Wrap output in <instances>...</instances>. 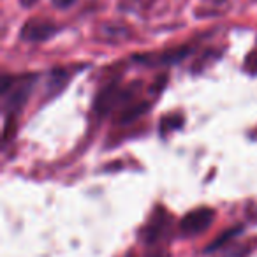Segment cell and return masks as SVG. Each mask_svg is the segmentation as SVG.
<instances>
[{"label": "cell", "instance_id": "6", "mask_svg": "<svg viewBox=\"0 0 257 257\" xmlns=\"http://www.w3.org/2000/svg\"><path fill=\"white\" fill-rule=\"evenodd\" d=\"M189 53H190V48H176V50L162 53V57H159L157 62L159 64H176V62L183 60Z\"/></svg>", "mask_w": 257, "mask_h": 257}, {"label": "cell", "instance_id": "3", "mask_svg": "<svg viewBox=\"0 0 257 257\" xmlns=\"http://www.w3.org/2000/svg\"><path fill=\"white\" fill-rule=\"evenodd\" d=\"M57 25L51 22H43V20H34L29 22L22 30V37L30 43H39V41H46L57 32Z\"/></svg>", "mask_w": 257, "mask_h": 257}, {"label": "cell", "instance_id": "10", "mask_svg": "<svg viewBox=\"0 0 257 257\" xmlns=\"http://www.w3.org/2000/svg\"><path fill=\"white\" fill-rule=\"evenodd\" d=\"M36 2H37V0H22V6H23V8H32Z\"/></svg>", "mask_w": 257, "mask_h": 257}, {"label": "cell", "instance_id": "8", "mask_svg": "<svg viewBox=\"0 0 257 257\" xmlns=\"http://www.w3.org/2000/svg\"><path fill=\"white\" fill-rule=\"evenodd\" d=\"M78 0H53V4H55V8H58V9H67V8H71V6H74Z\"/></svg>", "mask_w": 257, "mask_h": 257}, {"label": "cell", "instance_id": "7", "mask_svg": "<svg viewBox=\"0 0 257 257\" xmlns=\"http://www.w3.org/2000/svg\"><path fill=\"white\" fill-rule=\"evenodd\" d=\"M182 116H178V114H173V116H169V118H164L162 120V134H166L169 131H175V128H178L180 125H182Z\"/></svg>", "mask_w": 257, "mask_h": 257}, {"label": "cell", "instance_id": "9", "mask_svg": "<svg viewBox=\"0 0 257 257\" xmlns=\"http://www.w3.org/2000/svg\"><path fill=\"white\" fill-rule=\"evenodd\" d=\"M166 79H168V78H166V74H162L161 78L157 79V90H155V93H159L162 88H164V86H166Z\"/></svg>", "mask_w": 257, "mask_h": 257}, {"label": "cell", "instance_id": "2", "mask_svg": "<svg viewBox=\"0 0 257 257\" xmlns=\"http://www.w3.org/2000/svg\"><path fill=\"white\" fill-rule=\"evenodd\" d=\"M34 81H36L34 76L23 78L22 81H18L16 85H15V81H13V90L6 93V95H8L6 97V109H8L9 113L18 111L20 107L25 104L27 97L30 95V92H32V88H34Z\"/></svg>", "mask_w": 257, "mask_h": 257}, {"label": "cell", "instance_id": "1", "mask_svg": "<svg viewBox=\"0 0 257 257\" xmlns=\"http://www.w3.org/2000/svg\"><path fill=\"white\" fill-rule=\"evenodd\" d=\"M213 210H210V208H199V210L190 211L182 220V232L187 236H194L206 231L213 222Z\"/></svg>", "mask_w": 257, "mask_h": 257}, {"label": "cell", "instance_id": "5", "mask_svg": "<svg viewBox=\"0 0 257 257\" xmlns=\"http://www.w3.org/2000/svg\"><path fill=\"white\" fill-rule=\"evenodd\" d=\"M148 107H150V104L148 102H138V104H134V106L127 107V109L121 113L120 123H131V121L138 120V118L143 116V114L147 113Z\"/></svg>", "mask_w": 257, "mask_h": 257}, {"label": "cell", "instance_id": "4", "mask_svg": "<svg viewBox=\"0 0 257 257\" xmlns=\"http://www.w3.org/2000/svg\"><path fill=\"white\" fill-rule=\"evenodd\" d=\"M121 100H123V93L116 88V85H111L109 88L100 92V95L97 97V102H95L97 114H106L114 104L121 102Z\"/></svg>", "mask_w": 257, "mask_h": 257}, {"label": "cell", "instance_id": "11", "mask_svg": "<svg viewBox=\"0 0 257 257\" xmlns=\"http://www.w3.org/2000/svg\"><path fill=\"white\" fill-rule=\"evenodd\" d=\"M250 71L257 72V57H255V60H253V65H250Z\"/></svg>", "mask_w": 257, "mask_h": 257}]
</instances>
